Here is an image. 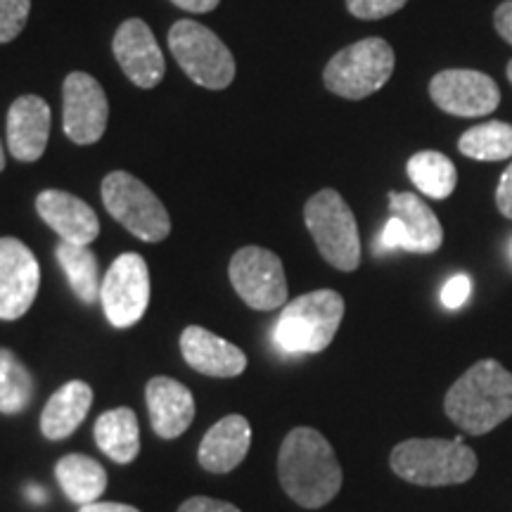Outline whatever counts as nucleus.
Instances as JSON below:
<instances>
[{"label":"nucleus","instance_id":"f257e3e1","mask_svg":"<svg viewBox=\"0 0 512 512\" xmlns=\"http://www.w3.org/2000/svg\"><path fill=\"white\" fill-rule=\"evenodd\" d=\"M278 477L285 494L309 510L328 505L339 494L344 479L335 448L311 427H297L285 437L278 456Z\"/></svg>","mask_w":512,"mask_h":512},{"label":"nucleus","instance_id":"f03ea898","mask_svg":"<svg viewBox=\"0 0 512 512\" xmlns=\"http://www.w3.org/2000/svg\"><path fill=\"white\" fill-rule=\"evenodd\" d=\"M444 411L472 437L496 430L512 415V373L494 358L475 363L446 392Z\"/></svg>","mask_w":512,"mask_h":512},{"label":"nucleus","instance_id":"7ed1b4c3","mask_svg":"<svg viewBox=\"0 0 512 512\" xmlns=\"http://www.w3.org/2000/svg\"><path fill=\"white\" fill-rule=\"evenodd\" d=\"M394 475L415 486H453L475 477L477 453L458 439H408L389 456Z\"/></svg>","mask_w":512,"mask_h":512},{"label":"nucleus","instance_id":"20e7f679","mask_svg":"<svg viewBox=\"0 0 512 512\" xmlns=\"http://www.w3.org/2000/svg\"><path fill=\"white\" fill-rule=\"evenodd\" d=\"M344 318V299L335 290H316L292 299L275 323V342L287 354H320L330 347Z\"/></svg>","mask_w":512,"mask_h":512},{"label":"nucleus","instance_id":"39448f33","mask_svg":"<svg viewBox=\"0 0 512 512\" xmlns=\"http://www.w3.org/2000/svg\"><path fill=\"white\" fill-rule=\"evenodd\" d=\"M304 221L320 256L337 271L351 273L361 264V238L354 211L337 190L316 192L304 207Z\"/></svg>","mask_w":512,"mask_h":512},{"label":"nucleus","instance_id":"423d86ee","mask_svg":"<svg viewBox=\"0 0 512 512\" xmlns=\"http://www.w3.org/2000/svg\"><path fill=\"white\" fill-rule=\"evenodd\" d=\"M394 50L384 38H363L332 57L323 72L325 88L347 100H363L392 79Z\"/></svg>","mask_w":512,"mask_h":512},{"label":"nucleus","instance_id":"0eeeda50","mask_svg":"<svg viewBox=\"0 0 512 512\" xmlns=\"http://www.w3.org/2000/svg\"><path fill=\"white\" fill-rule=\"evenodd\" d=\"M169 48L181 69L209 91L228 88L235 79V57L214 31L200 22L181 19L169 31Z\"/></svg>","mask_w":512,"mask_h":512},{"label":"nucleus","instance_id":"6e6552de","mask_svg":"<svg viewBox=\"0 0 512 512\" xmlns=\"http://www.w3.org/2000/svg\"><path fill=\"white\" fill-rule=\"evenodd\" d=\"M102 202L114 221L143 242H162L171 233L169 211L143 181L126 171H112L102 181Z\"/></svg>","mask_w":512,"mask_h":512},{"label":"nucleus","instance_id":"1a4fd4ad","mask_svg":"<svg viewBox=\"0 0 512 512\" xmlns=\"http://www.w3.org/2000/svg\"><path fill=\"white\" fill-rule=\"evenodd\" d=\"M389 221L384 223L375 254L406 249L413 254H432L444 242V228L437 214L413 192H392L389 195Z\"/></svg>","mask_w":512,"mask_h":512},{"label":"nucleus","instance_id":"9d476101","mask_svg":"<svg viewBox=\"0 0 512 512\" xmlns=\"http://www.w3.org/2000/svg\"><path fill=\"white\" fill-rule=\"evenodd\" d=\"M230 285L254 311H275L287 304V278L278 254L264 247H242L230 259Z\"/></svg>","mask_w":512,"mask_h":512},{"label":"nucleus","instance_id":"9b49d317","mask_svg":"<svg viewBox=\"0 0 512 512\" xmlns=\"http://www.w3.org/2000/svg\"><path fill=\"white\" fill-rule=\"evenodd\" d=\"M100 302L114 328L126 330L143 320L150 306V271L143 256L126 252L114 259L102 278Z\"/></svg>","mask_w":512,"mask_h":512},{"label":"nucleus","instance_id":"f8f14e48","mask_svg":"<svg viewBox=\"0 0 512 512\" xmlns=\"http://www.w3.org/2000/svg\"><path fill=\"white\" fill-rule=\"evenodd\" d=\"M430 98L453 117H486L501 105V91L489 74L475 69H444L430 81Z\"/></svg>","mask_w":512,"mask_h":512},{"label":"nucleus","instance_id":"ddd939ff","mask_svg":"<svg viewBox=\"0 0 512 512\" xmlns=\"http://www.w3.org/2000/svg\"><path fill=\"white\" fill-rule=\"evenodd\" d=\"M64 133L76 145H93L105 136L110 102L102 86L86 72H72L62 88Z\"/></svg>","mask_w":512,"mask_h":512},{"label":"nucleus","instance_id":"4468645a","mask_svg":"<svg viewBox=\"0 0 512 512\" xmlns=\"http://www.w3.org/2000/svg\"><path fill=\"white\" fill-rule=\"evenodd\" d=\"M41 266L17 238H0V320H17L36 302Z\"/></svg>","mask_w":512,"mask_h":512},{"label":"nucleus","instance_id":"2eb2a0df","mask_svg":"<svg viewBox=\"0 0 512 512\" xmlns=\"http://www.w3.org/2000/svg\"><path fill=\"white\" fill-rule=\"evenodd\" d=\"M121 72L138 88H155L164 79L166 62L155 34L143 19H126L112 43Z\"/></svg>","mask_w":512,"mask_h":512},{"label":"nucleus","instance_id":"dca6fc26","mask_svg":"<svg viewBox=\"0 0 512 512\" xmlns=\"http://www.w3.org/2000/svg\"><path fill=\"white\" fill-rule=\"evenodd\" d=\"M181 354L192 370L207 377H219V380L238 377L247 368L245 351L200 325H190L183 330Z\"/></svg>","mask_w":512,"mask_h":512},{"label":"nucleus","instance_id":"f3484780","mask_svg":"<svg viewBox=\"0 0 512 512\" xmlns=\"http://www.w3.org/2000/svg\"><path fill=\"white\" fill-rule=\"evenodd\" d=\"M150 425L157 437L178 439L195 420V399L183 382L157 375L145 387Z\"/></svg>","mask_w":512,"mask_h":512},{"label":"nucleus","instance_id":"a211bd4d","mask_svg":"<svg viewBox=\"0 0 512 512\" xmlns=\"http://www.w3.org/2000/svg\"><path fill=\"white\" fill-rule=\"evenodd\" d=\"M36 211L62 242L91 245L100 235L98 214L86 202L64 190H43L36 197Z\"/></svg>","mask_w":512,"mask_h":512},{"label":"nucleus","instance_id":"6ab92c4d","mask_svg":"<svg viewBox=\"0 0 512 512\" xmlns=\"http://www.w3.org/2000/svg\"><path fill=\"white\" fill-rule=\"evenodd\" d=\"M50 138V107L38 95H22L8 112V147L19 162H36Z\"/></svg>","mask_w":512,"mask_h":512},{"label":"nucleus","instance_id":"aec40b11","mask_svg":"<svg viewBox=\"0 0 512 512\" xmlns=\"http://www.w3.org/2000/svg\"><path fill=\"white\" fill-rule=\"evenodd\" d=\"M252 425L242 415H226L202 437L197 460L211 475H228L247 458Z\"/></svg>","mask_w":512,"mask_h":512},{"label":"nucleus","instance_id":"412c9836","mask_svg":"<svg viewBox=\"0 0 512 512\" xmlns=\"http://www.w3.org/2000/svg\"><path fill=\"white\" fill-rule=\"evenodd\" d=\"M93 406V389L83 380H72L62 384L50 396L41 413V432L50 441H62L79 430Z\"/></svg>","mask_w":512,"mask_h":512},{"label":"nucleus","instance_id":"4be33fe9","mask_svg":"<svg viewBox=\"0 0 512 512\" xmlns=\"http://www.w3.org/2000/svg\"><path fill=\"white\" fill-rule=\"evenodd\" d=\"M95 444L107 458L119 465H128L140 453V425L138 415L131 408L121 406L102 413L93 427Z\"/></svg>","mask_w":512,"mask_h":512},{"label":"nucleus","instance_id":"5701e85b","mask_svg":"<svg viewBox=\"0 0 512 512\" xmlns=\"http://www.w3.org/2000/svg\"><path fill=\"white\" fill-rule=\"evenodd\" d=\"M55 477L62 494L76 505L100 501V496L107 491V484H110L105 467L95 458L83 456V453H69V456L57 460Z\"/></svg>","mask_w":512,"mask_h":512},{"label":"nucleus","instance_id":"b1692460","mask_svg":"<svg viewBox=\"0 0 512 512\" xmlns=\"http://www.w3.org/2000/svg\"><path fill=\"white\" fill-rule=\"evenodd\" d=\"M57 264L62 266L67 275L69 287L76 294V299L83 304H95L100 299V264L98 256L93 254L91 247L72 245V242H60L55 249Z\"/></svg>","mask_w":512,"mask_h":512},{"label":"nucleus","instance_id":"393cba45","mask_svg":"<svg viewBox=\"0 0 512 512\" xmlns=\"http://www.w3.org/2000/svg\"><path fill=\"white\" fill-rule=\"evenodd\" d=\"M408 178L422 195L432 200H446L456 190L458 171L446 155L437 150H425L408 159Z\"/></svg>","mask_w":512,"mask_h":512},{"label":"nucleus","instance_id":"a878e982","mask_svg":"<svg viewBox=\"0 0 512 512\" xmlns=\"http://www.w3.org/2000/svg\"><path fill=\"white\" fill-rule=\"evenodd\" d=\"M34 401V375L15 351L0 347V413L19 415Z\"/></svg>","mask_w":512,"mask_h":512},{"label":"nucleus","instance_id":"bb28decb","mask_svg":"<svg viewBox=\"0 0 512 512\" xmlns=\"http://www.w3.org/2000/svg\"><path fill=\"white\" fill-rule=\"evenodd\" d=\"M458 150L477 162H503L512 157V124L486 121L472 126L458 140Z\"/></svg>","mask_w":512,"mask_h":512},{"label":"nucleus","instance_id":"cd10ccee","mask_svg":"<svg viewBox=\"0 0 512 512\" xmlns=\"http://www.w3.org/2000/svg\"><path fill=\"white\" fill-rule=\"evenodd\" d=\"M31 0H0V43H10L27 27Z\"/></svg>","mask_w":512,"mask_h":512},{"label":"nucleus","instance_id":"c85d7f7f","mask_svg":"<svg viewBox=\"0 0 512 512\" xmlns=\"http://www.w3.org/2000/svg\"><path fill=\"white\" fill-rule=\"evenodd\" d=\"M406 3L408 0H347V10L358 19H384Z\"/></svg>","mask_w":512,"mask_h":512},{"label":"nucleus","instance_id":"c756f323","mask_svg":"<svg viewBox=\"0 0 512 512\" xmlns=\"http://www.w3.org/2000/svg\"><path fill=\"white\" fill-rule=\"evenodd\" d=\"M470 294H472V280L467 278L465 273L453 275V278L444 285V290H441V304H444L446 309H460V306L470 299Z\"/></svg>","mask_w":512,"mask_h":512},{"label":"nucleus","instance_id":"7c9ffc66","mask_svg":"<svg viewBox=\"0 0 512 512\" xmlns=\"http://www.w3.org/2000/svg\"><path fill=\"white\" fill-rule=\"evenodd\" d=\"M178 512H240L233 503L228 501H216V498L207 496H192L185 501Z\"/></svg>","mask_w":512,"mask_h":512},{"label":"nucleus","instance_id":"2f4dec72","mask_svg":"<svg viewBox=\"0 0 512 512\" xmlns=\"http://www.w3.org/2000/svg\"><path fill=\"white\" fill-rule=\"evenodd\" d=\"M496 207L505 219L512 221V164L503 171L501 181H498V190H496Z\"/></svg>","mask_w":512,"mask_h":512},{"label":"nucleus","instance_id":"473e14b6","mask_svg":"<svg viewBox=\"0 0 512 512\" xmlns=\"http://www.w3.org/2000/svg\"><path fill=\"white\" fill-rule=\"evenodd\" d=\"M494 24L503 41L512 46V0H505V3L498 5L494 12Z\"/></svg>","mask_w":512,"mask_h":512},{"label":"nucleus","instance_id":"72a5a7b5","mask_svg":"<svg viewBox=\"0 0 512 512\" xmlns=\"http://www.w3.org/2000/svg\"><path fill=\"white\" fill-rule=\"evenodd\" d=\"M171 3L178 5L181 10L195 12V15H202V12H211L221 0H171Z\"/></svg>","mask_w":512,"mask_h":512},{"label":"nucleus","instance_id":"f704fd0d","mask_svg":"<svg viewBox=\"0 0 512 512\" xmlns=\"http://www.w3.org/2000/svg\"><path fill=\"white\" fill-rule=\"evenodd\" d=\"M79 512H140L133 505H124V503H105V501H95L88 505H81Z\"/></svg>","mask_w":512,"mask_h":512},{"label":"nucleus","instance_id":"c9c22d12","mask_svg":"<svg viewBox=\"0 0 512 512\" xmlns=\"http://www.w3.org/2000/svg\"><path fill=\"white\" fill-rule=\"evenodd\" d=\"M5 169V152H3V145H0V174H3Z\"/></svg>","mask_w":512,"mask_h":512},{"label":"nucleus","instance_id":"e433bc0d","mask_svg":"<svg viewBox=\"0 0 512 512\" xmlns=\"http://www.w3.org/2000/svg\"><path fill=\"white\" fill-rule=\"evenodd\" d=\"M508 79H510V83H512V60H510V64H508Z\"/></svg>","mask_w":512,"mask_h":512}]
</instances>
